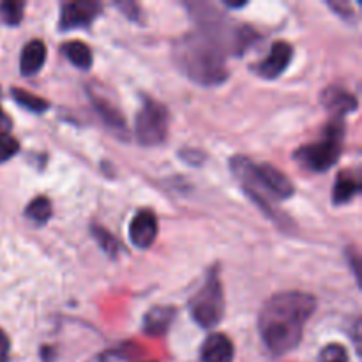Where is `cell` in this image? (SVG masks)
<instances>
[{
  "label": "cell",
  "instance_id": "obj_12",
  "mask_svg": "<svg viewBox=\"0 0 362 362\" xmlns=\"http://www.w3.org/2000/svg\"><path fill=\"white\" fill-rule=\"evenodd\" d=\"M322 101H324L325 108L334 113V115H345V113H352L354 110H357L356 95L339 87L327 88L322 95Z\"/></svg>",
  "mask_w": 362,
  "mask_h": 362
},
{
  "label": "cell",
  "instance_id": "obj_23",
  "mask_svg": "<svg viewBox=\"0 0 362 362\" xmlns=\"http://www.w3.org/2000/svg\"><path fill=\"white\" fill-rule=\"evenodd\" d=\"M9 352H11V341L7 338L6 332L0 329V362L9 361Z\"/></svg>",
  "mask_w": 362,
  "mask_h": 362
},
{
  "label": "cell",
  "instance_id": "obj_4",
  "mask_svg": "<svg viewBox=\"0 0 362 362\" xmlns=\"http://www.w3.org/2000/svg\"><path fill=\"white\" fill-rule=\"evenodd\" d=\"M343 138H345L343 124L334 120L325 127L322 140L300 147L293 158L308 172L324 173L338 163L343 148Z\"/></svg>",
  "mask_w": 362,
  "mask_h": 362
},
{
  "label": "cell",
  "instance_id": "obj_22",
  "mask_svg": "<svg viewBox=\"0 0 362 362\" xmlns=\"http://www.w3.org/2000/svg\"><path fill=\"white\" fill-rule=\"evenodd\" d=\"M20 151V144L11 134H0V163H6L16 156Z\"/></svg>",
  "mask_w": 362,
  "mask_h": 362
},
{
  "label": "cell",
  "instance_id": "obj_19",
  "mask_svg": "<svg viewBox=\"0 0 362 362\" xmlns=\"http://www.w3.org/2000/svg\"><path fill=\"white\" fill-rule=\"evenodd\" d=\"M13 98L14 101L18 103L20 106H23L25 110L34 113H42L45 110H48V101H45L42 98H37V95L30 94L27 90H21V88H13Z\"/></svg>",
  "mask_w": 362,
  "mask_h": 362
},
{
  "label": "cell",
  "instance_id": "obj_20",
  "mask_svg": "<svg viewBox=\"0 0 362 362\" xmlns=\"http://www.w3.org/2000/svg\"><path fill=\"white\" fill-rule=\"evenodd\" d=\"M90 232L92 235H94V239L98 240L99 247H101L106 255H110V257H117V253H119V243H117V239L112 235V233L106 232V230L101 228L99 225H92Z\"/></svg>",
  "mask_w": 362,
  "mask_h": 362
},
{
  "label": "cell",
  "instance_id": "obj_24",
  "mask_svg": "<svg viewBox=\"0 0 362 362\" xmlns=\"http://www.w3.org/2000/svg\"><path fill=\"white\" fill-rule=\"evenodd\" d=\"M122 361H124V356L120 352H103L88 362H122Z\"/></svg>",
  "mask_w": 362,
  "mask_h": 362
},
{
  "label": "cell",
  "instance_id": "obj_14",
  "mask_svg": "<svg viewBox=\"0 0 362 362\" xmlns=\"http://www.w3.org/2000/svg\"><path fill=\"white\" fill-rule=\"evenodd\" d=\"M173 317H175V311H173L172 308H165V306L152 308L144 320V331L152 336L163 334V332L168 331Z\"/></svg>",
  "mask_w": 362,
  "mask_h": 362
},
{
  "label": "cell",
  "instance_id": "obj_2",
  "mask_svg": "<svg viewBox=\"0 0 362 362\" xmlns=\"http://www.w3.org/2000/svg\"><path fill=\"white\" fill-rule=\"evenodd\" d=\"M228 42L221 30L204 27L189 32L175 42L173 59L182 74L204 87L221 85L228 78Z\"/></svg>",
  "mask_w": 362,
  "mask_h": 362
},
{
  "label": "cell",
  "instance_id": "obj_5",
  "mask_svg": "<svg viewBox=\"0 0 362 362\" xmlns=\"http://www.w3.org/2000/svg\"><path fill=\"white\" fill-rule=\"evenodd\" d=\"M189 313L200 327L212 329L223 320L225 315V296L218 271L209 272L207 279L189 300Z\"/></svg>",
  "mask_w": 362,
  "mask_h": 362
},
{
  "label": "cell",
  "instance_id": "obj_1",
  "mask_svg": "<svg viewBox=\"0 0 362 362\" xmlns=\"http://www.w3.org/2000/svg\"><path fill=\"white\" fill-rule=\"evenodd\" d=\"M317 310V299L304 292H281L264 304L258 331L265 349L276 357L297 349L308 320Z\"/></svg>",
  "mask_w": 362,
  "mask_h": 362
},
{
  "label": "cell",
  "instance_id": "obj_17",
  "mask_svg": "<svg viewBox=\"0 0 362 362\" xmlns=\"http://www.w3.org/2000/svg\"><path fill=\"white\" fill-rule=\"evenodd\" d=\"M25 218L34 225H45L52 218V202L46 197H35L25 209Z\"/></svg>",
  "mask_w": 362,
  "mask_h": 362
},
{
  "label": "cell",
  "instance_id": "obj_25",
  "mask_svg": "<svg viewBox=\"0 0 362 362\" xmlns=\"http://www.w3.org/2000/svg\"><path fill=\"white\" fill-rule=\"evenodd\" d=\"M11 127H13V120L7 117V113L0 106V134H9Z\"/></svg>",
  "mask_w": 362,
  "mask_h": 362
},
{
  "label": "cell",
  "instance_id": "obj_21",
  "mask_svg": "<svg viewBox=\"0 0 362 362\" xmlns=\"http://www.w3.org/2000/svg\"><path fill=\"white\" fill-rule=\"evenodd\" d=\"M318 362H349V354H346L345 346L332 343L322 350Z\"/></svg>",
  "mask_w": 362,
  "mask_h": 362
},
{
  "label": "cell",
  "instance_id": "obj_7",
  "mask_svg": "<svg viewBox=\"0 0 362 362\" xmlns=\"http://www.w3.org/2000/svg\"><path fill=\"white\" fill-rule=\"evenodd\" d=\"M99 13H101V4L92 2V0H76V2L62 4L59 20L60 30L90 27Z\"/></svg>",
  "mask_w": 362,
  "mask_h": 362
},
{
  "label": "cell",
  "instance_id": "obj_13",
  "mask_svg": "<svg viewBox=\"0 0 362 362\" xmlns=\"http://www.w3.org/2000/svg\"><path fill=\"white\" fill-rule=\"evenodd\" d=\"M361 191V182L354 173H339L338 180L334 184V189H332V204L343 205L352 202L354 198L359 194Z\"/></svg>",
  "mask_w": 362,
  "mask_h": 362
},
{
  "label": "cell",
  "instance_id": "obj_11",
  "mask_svg": "<svg viewBox=\"0 0 362 362\" xmlns=\"http://www.w3.org/2000/svg\"><path fill=\"white\" fill-rule=\"evenodd\" d=\"M46 60V46L45 42L39 41V39H32L30 42H27L23 49H21L20 57V71L23 76H34L41 71V67L45 66Z\"/></svg>",
  "mask_w": 362,
  "mask_h": 362
},
{
  "label": "cell",
  "instance_id": "obj_3",
  "mask_svg": "<svg viewBox=\"0 0 362 362\" xmlns=\"http://www.w3.org/2000/svg\"><path fill=\"white\" fill-rule=\"evenodd\" d=\"M230 168L243 182L247 197L272 219H278L272 202L288 200L296 193L292 180L267 163H253L244 156H235L230 161Z\"/></svg>",
  "mask_w": 362,
  "mask_h": 362
},
{
  "label": "cell",
  "instance_id": "obj_9",
  "mask_svg": "<svg viewBox=\"0 0 362 362\" xmlns=\"http://www.w3.org/2000/svg\"><path fill=\"white\" fill-rule=\"evenodd\" d=\"M293 49L286 41H278L272 45L267 59L262 60L257 66V73L265 80H276L286 71V67L292 62Z\"/></svg>",
  "mask_w": 362,
  "mask_h": 362
},
{
  "label": "cell",
  "instance_id": "obj_10",
  "mask_svg": "<svg viewBox=\"0 0 362 362\" xmlns=\"http://www.w3.org/2000/svg\"><path fill=\"white\" fill-rule=\"evenodd\" d=\"M200 357L202 362H233L235 349L228 336L218 332L205 339L200 350Z\"/></svg>",
  "mask_w": 362,
  "mask_h": 362
},
{
  "label": "cell",
  "instance_id": "obj_6",
  "mask_svg": "<svg viewBox=\"0 0 362 362\" xmlns=\"http://www.w3.org/2000/svg\"><path fill=\"white\" fill-rule=\"evenodd\" d=\"M134 136L144 147H156L168 136V110L154 99H145L134 122Z\"/></svg>",
  "mask_w": 362,
  "mask_h": 362
},
{
  "label": "cell",
  "instance_id": "obj_8",
  "mask_svg": "<svg viewBox=\"0 0 362 362\" xmlns=\"http://www.w3.org/2000/svg\"><path fill=\"white\" fill-rule=\"evenodd\" d=\"M158 218L152 211L144 209V211L136 212L131 219L129 225V239L140 250H147L154 244L156 237H158Z\"/></svg>",
  "mask_w": 362,
  "mask_h": 362
},
{
  "label": "cell",
  "instance_id": "obj_16",
  "mask_svg": "<svg viewBox=\"0 0 362 362\" xmlns=\"http://www.w3.org/2000/svg\"><path fill=\"white\" fill-rule=\"evenodd\" d=\"M62 53L74 67L78 69H90L92 67V49L83 41H69L62 46Z\"/></svg>",
  "mask_w": 362,
  "mask_h": 362
},
{
  "label": "cell",
  "instance_id": "obj_18",
  "mask_svg": "<svg viewBox=\"0 0 362 362\" xmlns=\"http://www.w3.org/2000/svg\"><path fill=\"white\" fill-rule=\"evenodd\" d=\"M25 13V2L20 0H6V2H0V18L6 25L11 27H16L21 23Z\"/></svg>",
  "mask_w": 362,
  "mask_h": 362
},
{
  "label": "cell",
  "instance_id": "obj_15",
  "mask_svg": "<svg viewBox=\"0 0 362 362\" xmlns=\"http://www.w3.org/2000/svg\"><path fill=\"white\" fill-rule=\"evenodd\" d=\"M90 99H92V105H94V108L98 110V113L101 115V119L105 120L106 126L112 127V129L115 131H120V133L126 131V122H124L122 113H120L112 103L106 101V99H101L95 94H90Z\"/></svg>",
  "mask_w": 362,
  "mask_h": 362
}]
</instances>
